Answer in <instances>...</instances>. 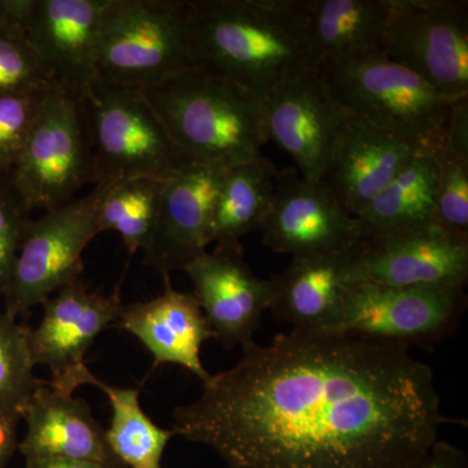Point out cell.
I'll use <instances>...</instances> for the list:
<instances>
[{"label":"cell","instance_id":"obj_1","mask_svg":"<svg viewBox=\"0 0 468 468\" xmlns=\"http://www.w3.org/2000/svg\"><path fill=\"white\" fill-rule=\"evenodd\" d=\"M409 349L292 329L243 347L174 410L172 431L228 468H415L446 418L432 368Z\"/></svg>","mask_w":468,"mask_h":468},{"label":"cell","instance_id":"obj_2","mask_svg":"<svg viewBox=\"0 0 468 468\" xmlns=\"http://www.w3.org/2000/svg\"><path fill=\"white\" fill-rule=\"evenodd\" d=\"M199 66L264 101L292 77L318 70L307 41V0H185Z\"/></svg>","mask_w":468,"mask_h":468},{"label":"cell","instance_id":"obj_3","mask_svg":"<svg viewBox=\"0 0 468 468\" xmlns=\"http://www.w3.org/2000/svg\"><path fill=\"white\" fill-rule=\"evenodd\" d=\"M143 91L189 162L229 168L261 155V103L226 77L194 67Z\"/></svg>","mask_w":468,"mask_h":468},{"label":"cell","instance_id":"obj_4","mask_svg":"<svg viewBox=\"0 0 468 468\" xmlns=\"http://www.w3.org/2000/svg\"><path fill=\"white\" fill-rule=\"evenodd\" d=\"M335 100L368 124L436 154L452 103L408 68L369 51L318 68Z\"/></svg>","mask_w":468,"mask_h":468},{"label":"cell","instance_id":"obj_5","mask_svg":"<svg viewBox=\"0 0 468 468\" xmlns=\"http://www.w3.org/2000/svg\"><path fill=\"white\" fill-rule=\"evenodd\" d=\"M98 80L144 89L199 67L185 0H110L101 23Z\"/></svg>","mask_w":468,"mask_h":468},{"label":"cell","instance_id":"obj_6","mask_svg":"<svg viewBox=\"0 0 468 468\" xmlns=\"http://www.w3.org/2000/svg\"><path fill=\"white\" fill-rule=\"evenodd\" d=\"M97 183L165 180L189 162L143 90L95 81L84 100Z\"/></svg>","mask_w":468,"mask_h":468},{"label":"cell","instance_id":"obj_7","mask_svg":"<svg viewBox=\"0 0 468 468\" xmlns=\"http://www.w3.org/2000/svg\"><path fill=\"white\" fill-rule=\"evenodd\" d=\"M11 175L33 211L64 205L85 185L97 183L84 103L58 82L43 92L36 122Z\"/></svg>","mask_w":468,"mask_h":468},{"label":"cell","instance_id":"obj_8","mask_svg":"<svg viewBox=\"0 0 468 468\" xmlns=\"http://www.w3.org/2000/svg\"><path fill=\"white\" fill-rule=\"evenodd\" d=\"M98 234L94 189L33 218L3 294V310L16 319L27 316L58 289L81 279L82 255Z\"/></svg>","mask_w":468,"mask_h":468},{"label":"cell","instance_id":"obj_9","mask_svg":"<svg viewBox=\"0 0 468 468\" xmlns=\"http://www.w3.org/2000/svg\"><path fill=\"white\" fill-rule=\"evenodd\" d=\"M381 52L449 101L468 98V3L389 0Z\"/></svg>","mask_w":468,"mask_h":468},{"label":"cell","instance_id":"obj_10","mask_svg":"<svg viewBox=\"0 0 468 468\" xmlns=\"http://www.w3.org/2000/svg\"><path fill=\"white\" fill-rule=\"evenodd\" d=\"M466 306L464 288L346 285L335 334L410 345L432 344L451 334Z\"/></svg>","mask_w":468,"mask_h":468},{"label":"cell","instance_id":"obj_11","mask_svg":"<svg viewBox=\"0 0 468 468\" xmlns=\"http://www.w3.org/2000/svg\"><path fill=\"white\" fill-rule=\"evenodd\" d=\"M41 306V322L27 335L34 366L50 369L48 383L52 388L73 394L92 377L86 354L101 334L117 323L124 304L117 291L111 295L91 292L79 279L58 289Z\"/></svg>","mask_w":468,"mask_h":468},{"label":"cell","instance_id":"obj_12","mask_svg":"<svg viewBox=\"0 0 468 468\" xmlns=\"http://www.w3.org/2000/svg\"><path fill=\"white\" fill-rule=\"evenodd\" d=\"M260 230L264 245L292 258L335 254L366 241L356 218L323 181L304 180L291 167L277 171L272 205Z\"/></svg>","mask_w":468,"mask_h":468},{"label":"cell","instance_id":"obj_13","mask_svg":"<svg viewBox=\"0 0 468 468\" xmlns=\"http://www.w3.org/2000/svg\"><path fill=\"white\" fill-rule=\"evenodd\" d=\"M264 135L292 156L304 180L322 181L335 140L351 113L318 70H304L261 101Z\"/></svg>","mask_w":468,"mask_h":468},{"label":"cell","instance_id":"obj_14","mask_svg":"<svg viewBox=\"0 0 468 468\" xmlns=\"http://www.w3.org/2000/svg\"><path fill=\"white\" fill-rule=\"evenodd\" d=\"M227 168L187 163L163 180L155 230L144 263L163 276L184 271L207 251L209 230Z\"/></svg>","mask_w":468,"mask_h":468},{"label":"cell","instance_id":"obj_15","mask_svg":"<svg viewBox=\"0 0 468 468\" xmlns=\"http://www.w3.org/2000/svg\"><path fill=\"white\" fill-rule=\"evenodd\" d=\"M468 239L436 226L399 237L366 239L347 268L346 284L466 288Z\"/></svg>","mask_w":468,"mask_h":468},{"label":"cell","instance_id":"obj_16","mask_svg":"<svg viewBox=\"0 0 468 468\" xmlns=\"http://www.w3.org/2000/svg\"><path fill=\"white\" fill-rule=\"evenodd\" d=\"M184 272L205 314L215 340L227 347H248L264 311L270 310L272 286L243 260L241 246L203 252Z\"/></svg>","mask_w":468,"mask_h":468},{"label":"cell","instance_id":"obj_17","mask_svg":"<svg viewBox=\"0 0 468 468\" xmlns=\"http://www.w3.org/2000/svg\"><path fill=\"white\" fill-rule=\"evenodd\" d=\"M110 0H36L27 38L55 81L84 100L98 81V41Z\"/></svg>","mask_w":468,"mask_h":468},{"label":"cell","instance_id":"obj_18","mask_svg":"<svg viewBox=\"0 0 468 468\" xmlns=\"http://www.w3.org/2000/svg\"><path fill=\"white\" fill-rule=\"evenodd\" d=\"M420 153L427 151L353 115L335 140L322 181L356 218Z\"/></svg>","mask_w":468,"mask_h":468},{"label":"cell","instance_id":"obj_19","mask_svg":"<svg viewBox=\"0 0 468 468\" xmlns=\"http://www.w3.org/2000/svg\"><path fill=\"white\" fill-rule=\"evenodd\" d=\"M117 323L146 347L154 365L181 366L202 383L211 377L201 350L214 334L193 292L176 291L169 275L162 294L124 304Z\"/></svg>","mask_w":468,"mask_h":468},{"label":"cell","instance_id":"obj_20","mask_svg":"<svg viewBox=\"0 0 468 468\" xmlns=\"http://www.w3.org/2000/svg\"><path fill=\"white\" fill-rule=\"evenodd\" d=\"M27 433L18 443L24 460L89 461L120 467L106 430L84 399L39 381L24 410Z\"/></svg>","mask_w":468,"mask_h":468},{"label":"cell","instance_id":"obj_21","mask_svg":"<svg viewBox=\"0 0 468 468\" xmlns=\"http://www.w3.org/2000/svg\"><path fill=\"white\" fill-rule=\"evenodd\" d=\"M362 245L335 254L292 258L270 279L273 318L300 331L334 332L343 311L347 268Z\"/></svg>","mask_w":468,"mask_h":468},{"label":"cell","instance_id":"obj_22","mask_svg":"<svg viewBox=\"0 0 468 468\" xmlns=\"http://www.w3.org/2000/svg\"><path fill=\"white\" fill-rule=\"evenodd\" d=\"M389 0H307V41L315 69L328 61L381 51Z\"/></svg>","mask_w":468,"mask_h":468},{"label":"cell","instance_id":"obj_23","mask_svg":"<svg viewBox=\"0 0 468 468\" xmlns=\"http://www.w3.org/2000/svg\"><path fill=\"white\" fill-rule=\"evenodd\" d=\"M439 163L420 153L356 217L365 239L399 237L437 226Z\"/></svg>","mask_w":468,"mask_h":468},{"label":"cell","instance_id":"obj_24","mask_svg":"<svg viewBox=\"0 0 468 468\" xmlns=\"http://www.w3.org/2000/svg\"><path fill=\"white\" fill-rule=\"evenodd\" d=\"M276 175L275 165L263 155L227 168L209 243L221 249L239 248L242 237L261 229L272 205Z\"/></svg>","mask_w":468,"mask_h":468},{"label":"cell","instance_id":"obj_25","mask_svg":"<svg viewBox=\"0 0 468 468\" xmlns=\"http://www.w3.org/2000/svg\"><path fill=\"white\" fill-rule=\"evenodd\" d=\"M88 385L100 388L111 405V423L106 440L122 468H163V455L175 432L159 427L144 412L140 390L113 387L92 374Z\"/></svg>","mask_w":468,"mask_h":468},{"label":"cell","instance_id":"obj_26","mask_svg":"<svg viewBox=\"0 0 468 468\" xmlns=\"http://www.w3.org/2000/svg\"><path fill=\"white\" fill-rule=\"evenodd\" d=\"M162 180L119 178L95 185L100 234L113 230L133 255L149 248L158 218Z\"/></svg>","mask_w":468,"mask_h":468},{"label":"cell","instance_id":"obj_27","mask_svg":"<svg viewBox=\"0 0 468 468\" xmlns=\"http://www.w3.org/2000/svg\"><path fill=\"white\" fill-rule=\"evenodd\" d=\"M29 326L20 324L0 306V415L23 419L39 384L27 343Z\"/></svg>","mask_w":468,"mask_h":468},{"label":"cell","instance_id":"obj_28","mask_svg":"<svg viewBox=\"0 0 468 468\" xmlns=\"http://www.w3.org/2000/svg\"><path fill=\"white\" fill-rule=\"evenodd\" d=\"M54 81L26 34L0 29V95L42 90Z\"/></svg>","mask_w":468,"mask_h":468},{"label":"cell","instance_id":"obj_29","mask_svg":"<svg viewBox=\"0 0 468 468\" xmlns=\"http://www.w3.org/2000/svg\"><path fill=\"white\" fill-rule=\"evenodd\" d=\"M42 90L0 95V169L12 172L32 132Z\"/></svg>","mask_w":468,"mask_h":468},{"label":"cell","instance_id":"obj_30","mask_svg":"<svg viewBox=\"0 0 468 468\" xmlns=\"http://www.w3.org/2000/svg\"><path fill=\"white\" fill-rule=\"evenodd\" d=\"M32 212L15 186L11 172L0 169V302L7 288L18 249L32 223Z\"/></svg>","mask_w":468,"mask_h":468},{"label":"cell","instance_id":"obj_31","mask_svg":"<svg viewBox=\"0 0 468 468\" xmlns=\"http://www.w3.org/2000/svg\"><path fill=\"white\" fill-rule=\"evenodd\" d=\"M436 159L439 163L437 226L468 239V165L439 156Z\"/></svg>","mask_w":468,"mask_h":468},{"label":"cell","instance_id":"obj_32","mask_svg":"<svg viewBox=\"0 0 468 468\" xmlns=\"http://www.w3.org/2000/svg\"><path fill=\"white\" fill-rule=\"evenodd\" d=\"M435 155L468 165V98L452 103L441 146Z\"/></svg>","mask_w":468,"mask_h":468},{"label":"cell","instance_id":"obj_33","mask_svg":"<svg viewBox=\"0 0 468 468\" xmlns=\"http://www.w3.org/2000/svg\"><path fill=\"white\" fill-rule=\"evenodd\" d=\"M36 0H0V29L26 34Z\"/></svg>","mask_w":468,"mask_h":468},{"label":"cell","instance_id":"obj_34","mask_svg":"<svg viewBox=\"0 0 468 468\" xmlns=\"http://www.w3.org/2000/svg\"><path fill=\"white\" fill-rule=\"evenodd\" d=\"M415 468H468V461L458 446L437 440Z\"/></svg>","mask_w":468,"mask_h":468},{"label":"cell","instance_id":"obj_35","mask_svg":"<svg viewBox=\"0 0 468 468\" xmlns=\"http://www.w3.org/2000/svg\"><path fill=\"white\" fill-rule=\"evenodd\" d=\"M23 419L12 415H0V468L7 466L18 451V423Z\"/></svg>","mask_w":468,"mask_h":468},{"label":"cell","instance_id":"obj_36","mask_svg":"<svg viewBox=\"0 0 468 468\" xmlns=\"http://www.w3.org/2000/svg\"><path fill=\"white\" fill-rule=\"evenodd\" d=\"M27 468H120L89 461L26 460Z\"/></svg>","mask_w":468,"mask_h":468}]
</instances>
